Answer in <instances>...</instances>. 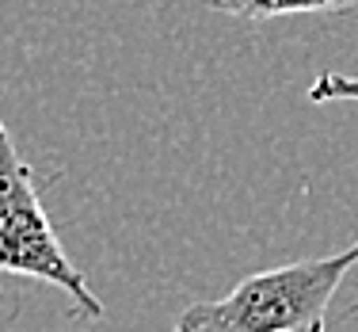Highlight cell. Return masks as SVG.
Returning a JSON list of instances; mask_svg holds the SVG:
<instances>
[{
	"label": "cell",
	"mask_w": 358,
	"mask_h": 332,
	"mask_svg": "<svg viewBox=\"0 0 358 332\" xmlns=\"http://www.w3.org/2000/svg\"><path fill=\"white\" fill-rule=\"evenodd\" d=\"M358 263V241L331 256L255 271L225 298L183 310L172 332H324L328 305Z\"/></svg>",
	"instance_id": "obj_1"
},
{
	"label": "cell",
	"mask_w": 358,
	"mask_h": 332,
	"mask_svg": "<svg viewBox=\"0 0 358 332\" xmlns=\"http://www.w3.org/2000/svg\"><path fill=\"white\" fill-rule=\"evenodd\" d=\"M0 271L54 283L69 294L76 313L92 321L103 317V302L92 294L88 279L76 271L69 252L62 249L42 210L35 168L20 157L4 123H0Z\"/></svg>",
	"instance_id": "obj_2"
},
{
	"label": "cell",
	"mask_w": 358,
	"mask_h": 332,
	"mask_svg": "<svg viewBox=\"0 0 358 332\" xmlns=\"http://www.w3.org/2000/svg\"><path fill=\"white\" fill-rule=\"evenodd\" d=\"M217 12H229L236 20H278V15H324L358 8V0H206Z\"/></svg>",
	"instance_id": "obj_3"
},
{
	"label": "cell",
	"mask_w": 358,
	"mask_h": 332,
	"mask_svg": "<svg viewBox=\"0 0 358 332\" xmlns=\"http://www.w3.org/2000/svg\"><path fill=\"white\" fill-rule=\"evenodd\" d=\"M309 99H313V104H331V99H355V104H358V76L324 73V76L313 81Z\"/></svg>",
	"instance_id": "obj_4"
}]
</instances>
